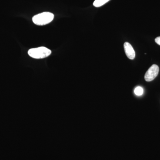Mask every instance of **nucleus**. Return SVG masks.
Here are the masks:
<instances>
[{"instance_id":"1","label":"nucleus","mask_w":160,"mask_h":160,"mask_svg":"<svg viewBox=\"0 0 160 160\" xmlns=\"http://www.w3.org/2000/svg\"><path fill=\"white\" fill-rule=\"evenodd\" d=\"M54 18V15L50 12H43L35 15L32 22L38 26H43L51 22Z\"/></svg>"},{"instance_id":"2","label":"nucleus","mask_w":160,"mask_h":160,"mask_svg":"<svg viewBox=\"0 0 160 160\" xmlns=\"http://www.w3.org/2000/svg\"><path fill=\"white\" fill-rule=\"evenodd\" d=\"M51 54L50 49L45 47H40L29 49L28 54L31 57L35 59L44 58Z\"/></svg>"},{"instance_id":"3","label":"nucleus","mask_w":160,"mask_h":160,"mask_svg":"<svg viewBox=\"0 0 160 160\" xmlns=\"http://www.w3.org/2000/svg\"><path fill=\"white\" fill-rule=\"evenodd\" d=\"M159 71V68L157 65H152L146 72L145 79L146 82H151L157 77Z\"/></svg>"},{"instance_id":"4","label":"nucleus","mask_w":160,"mask_h":160,"mask_svg":"<svg viewBox=\"0 0 160 160\" xmlns=\"http://www.w3.org/2000/svg\"><path fill=\"white\" fill-rule=\"evenodd\" d=\"M124 48L127 58H129V59H134L135 57V52L131 44L126 42L124 43Z\"/></svg>"},{"instance_id":"5","label":"nucleus","mask_w":160,"mask_h":160,"mask_svg":"<svg viewBox=\"0 0 160 160\" xmlns=\"http://www.w3.org/2000/svg\"><path fill=\"white\" fill-rule=\"evenodd\" d=\"M109 1L110 0H95L93 2V6L96 7H101Z\"/></svg>"},{"instance_id":"6","label":"nucleus","mask_w":160,"mask_h":160,"mask_svg":"<svg viewBox=\"0 0 160 160\" xmlns=\"http://www.w3.org/2000/svg\"><path fill=\"white\" fill-rule=\"evenodd\" d=\"M143 92H144V90L141 86H138L134 89L135 94L138 96H142L143 94Z\"/></svg>"},{"instance_id":"7","label":"nucleus","mask_w":160,"mask_h":160,"mask_svg":"<svg viewBox=\"0 0 160 160\" xmlns=\"http://www.w3.org/2000/svg\"><path fill=\"white\" fill-rule=\"evenodd\" d=\"M155 41L156 43L157 44H158V45H160V37L156 38L155 39Z\"/></svg>"}]
</instances>
